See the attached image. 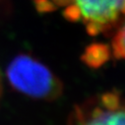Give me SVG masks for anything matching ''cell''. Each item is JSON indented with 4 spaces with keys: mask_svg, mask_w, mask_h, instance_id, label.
Segmentation results:
<instances>
[{
    "mask_svg": "<svg viewBox=\"0 0 125 125\" xmlns=\"http://www.w3.org/2000/svg\"><path fill=\"white\" fill-rule=\"evenodd\" d=\"M69 125H125V97L112 90L87 99L75 105Z\"/></svg>",
    "mask_w": 125,
    "mask_h": 125,
    "instance_id": "obj_3",
    "label": "cell"
},
{
    "mask_svg": "<svg viewBox=\"0 0 125 125\" xmlns=\"http://www.w3.org/2000/svg\"><path fill=\"white\" fill-rule=\"evenodd\" d=\"M63 16L81 23L90 36L112 35L125 20V0H69Z\"/></svg>",
    "mask_w": 125,
    "mask_h": 125,
    "instance_id": "obj_2",
    "label": "cell"
},
{
    "mask_svg": "<svg viewBox=\"0 0 125 125\" xmlns=\"http://www.w3.org/2000/svg\"><path fill=\"white\" fill-rule=\"evenodd\" d=\"M111 36L112 55L116 59L125 60V20Z\"/></svg>",
    "mask_w": 125,
    "mask_h": 125,
    "instance_id": "obj_4",
    "label": "cell"
},
{
    "mask_svg": "<svg viewBox=\"0 0 125 125\" xmlns=\"http://www.w3.org/2000/svg\"><path fill=\"white\" fill-rule=\"evenodd\" d=\"M1 84H2L1 83V74H0V94H1V86H2Z\"/></svg>",
    "mask_w": 125,
    "mask_h": 125,
    "instance_id": "obj_6",
    "label": "cell"
},
{
    "mask_svg": "<svg viewBox=\"0 0 125 125\" xmlns=\"http://www.w3.org/2000/svg\"><path fill=\"white\" fill-rule=\"evenodd\" d=\"M40 13H48L60 8H65L69 0H32Z\"/></svg>",
    "mask_w": 125,
    "mask_h": 125,
    "instance_id": "obj_5",
    "label": "cell"
},
{
    "mask_svg": "<svg viewBox=\"0 0 125 125\" xmlns=\"http://www.w3.org/2000/svg\"><path fill=\"white\" fill-rule=\"evenodd\" d=\"M6 76L13 89L25 96L54 101L63 93L61 80L32 55H17L7 67Z\"/></svg>",
    "mask_w": 125,
    "mask_h": 125,
    "instance_id": "obj_1",
    "label": "cell"
}]
</instances>
